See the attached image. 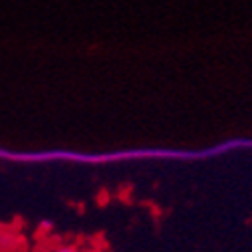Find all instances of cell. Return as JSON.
<instances>
[{
  "instance_id": "6da1fadb",
  "label": "cell",
  "mask_w": 252,
  "mask_h": 252,
  "mask_svg": "<svg viewBox=\"0 0 252 252\" xmlns=\"http://www.w3.org/2000/svg\"><path fill=\"white\" fill-rule=\"evenodd\" d=\"M59 252H75V250H73V248H61Z\"/></svg>"
}]
</instances>
